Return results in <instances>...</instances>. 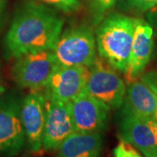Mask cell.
<instances>
[{"instance_id":"6da1fadb","label":"cell","mask_w":157,"mask_h":157,"mask_svg":"<svg viewBox=\"0 0 157 157\" xmlns=\"http://www.w3.org/2000/svg\"><path fill=\"white\" fill-rule=\"evenodd\" d=\"M64 22L63 17L44 4L25 1L15 11L4 39L6 59H17L39 51H53Z\"/></svg>"},{"instance_id":"7a4b0ae2","label":"cell","mask_w":157,"mask_h":157,"mask_svg":"<svg viewBox=\"0 0 157 157\" xmlns=\"http://www.w3.org/2000/svg\"><path fill=\"white\" fill-rule=\"evenodd\" d=\"M136 19L111 12L101 20L95 31L99 57L114 70L125 74L128 67Z\"/></svg>"},{"instance_id":"3957f363","label":"cell","mask_w":157,"mask_h":157,"mask_svg":"<svg viewBox=\"0 0 157 157\" xmlns=\"http://www.w3.org/2000/svg\"><path fill=\"white\" fill-rule=\"evenodd\" d=\"M96 40L93 28L78 25L61 33L53 49L60 66L90 67L96 59Z\"/></svg>"},{"instance_id":"277c9868","label":"cell","mask_w":157,"mask_h":157,"mask_svg":"<svg viewBox=\"0 0 157 157\" xmlns=\"http://www.w3.org/2000/svg\"><path fill=\"white\" fill-rule=\"evenodd\" d=\"M21 96L17 92L0 96V157H15L26 139L21 121Z\"/></svg>"},{"instance_id":"5b68a950","label":"cell","mask_w":157,"mask_h":157,"mask_svg":"<svg viewBox=\"0 0 157 157\" xmlns=\"http://www.w3.org/2000/svg\"><path fill=\"white\" fill-rule=\"evenodd\" d=\"M58 66L53 51L29 52L16 59L11 68V76L21 88L41 91L47 86Z\"/></svg>"},{"instance_id":"8992f818","label":"cell","mask_w":157,"mask_h":157,"mask_svg":"<svg viewBox=\"0 0 157 157\" xmlns=\"http://www.w3.org/2000/svg\"><path fill=\"white\" fill-rule=\"evenodd\" d=\"M88 71L85 90L111 110L121 108L126 95V86L113 68L101 57H96Z\"/></svg>"},{"instance_id":"52a82bcc","label":"cell","mask_w":157,"mask_h":157,"mask_svg":"<svg viewBox=\"0 0 157 157\" xmlns=\"http://www.w3.org/2000/svg\"><path fill=\"white\" fill-rule=\"evenodd\" d=\"M75 132L73 117L67 101L57 100L45 94V118L42 147L53 150L63 140Z\"/></svg>"},{"instance_id":"ba28073f","label":"cell","mask_w":157,"mask_h":157,"mask_svg":"<svg viewBox=\"0 0 157 157\" xmlns=\"http://www.w3.org/2000/svg\"><path fill=\"white\" fill-rule=\"evenodd\" d=\"M76 132L101 133L106 130L111 109L84 90L70 102Z\"/></svg>"},{"instance_id":"9c48e42d","label":"cell","mask_w":157,"mask_h":157,"mask_svg":"<svg viewBox=\"0 0 157 157\" xmlns=\"http://www.w3.org/2000/svg\"><path fill=\"white\" fill-rule=\"evenodd\" d=\"M119 131L121 140L140 150L145 157H157V143L153 118L140 117L121 111Z\"/></svg>"},{"instance_id":"30bf717a","label":"cell","mask_w":157,"mask_h":157,"mask_svg":"<svg viewBox=\"0 0 157 157\" xmlns=\"http://www.w3.org/2000/svg\"><path fill=\"white\" fill-rule=\"evenodd\" d=\"M45 118V94L32 91L22 99L21 121L26 143L32 152L38 153L42 147Z\"/></svg>"},{"instance_id":"8fae6325","label":"cell","mask_w":157,"mask_h":157,"mask_svg":"<svg viewBox=\"0 0 157 157\" xmlns=\"http://www.w3.org/2000/svg\"><path fill=\"white\" fill-rule=\"evenodd\" d=\"M89 68L59 65L48 82L46 94L57 100L70 102L86 88Z\"/></svg>"},{"instance_id":"7c38bea8","label":"cell","mask_w":157,"mask_h":157,"mask_svg":"<svg viewBox=\"0 0 157 157\" xmlns=\"http://www.w3.org/2000/svg\"><path fill=\"white\" fill-rule=\"evenodd\" d=\"M154 49V29L146 21L137 18L134 31L133 44L126 73L130 82L140 76L151 59Z\"/></svg>"},{"instance_id":"4fadbf2b","label":"cell","mask_w":157,"mask_h":157,"mask_svg":"<svg viewBox=\"0 0 157 157\" xmlns=\"http://www.w3.org/2000/svg\"><path fill=\"white\" fill-rule=\"evenodd\" d=\"M121 112L140 117L153 118L157 108V95L141 80L129 83Z\"/></svg>"},{"instance_id":"5bb4252c","label":"cell","mask_w":157,"mask_h":157,"mask_svg":"<svg viewBox=\"0 0 157 157\" xmlns=\"http://www.w3.org/2000/svg\"><path fill=\"white\" fill-rule=\"evenodd\" d=\"M101 133L73 132L57 147L58 157H101Z\"/></svg>"},{"instance_id":"9a60e30c","label":"cell","mask_w":157,"mask_h":157,"mask_svg":"<svg viewBox=\"0 0 157 157\" xmlns=\"http://www.w3.org/2000/svg\"><path fill=\"white\" fill-rule=\"evenodd\" d=\"M118 0H89V10L93 25L97 26L116 5Z\"/></svg>"},{"instance_id":"2e32d148","label":"cell","mask_w":157,"mask_h":157,"mask_svg":"<svg viewBox=\"0 0 157 157\" xmlns=\"http://www.w3.org/2000/svg\"><path fill=\"white\" fill-rule=\"evenodd\" d=\"M118 7L126 11L144 12L156 6L155 0H118Z\"/></svg>"},{"instance_id":"e0dca14e","label":"cell","mask_w":157,"mask_h":157,"mask_svg":"<svg viewBox=\"0 0 157 157\" xmlns=\"http://www.w3.org/2000/svg\"><path fill=\"white\" fill-rule=\"evenodd\" d=\"M45 5L52 6L65 13H69L78 10L79 0H39Z\"/></svg>"},{"instance_id":"ac0fdd59","label":"cell","mask_w":157,"mask_h":157,"mask_svg":"<svg viewBox=\"0 0 157 157\" xmlns=\"http://www.w3.org/2000/svg\"><path fill=\"white\" fill-rule=\"evenodd\" d=\"M114 157H142L140 154L136 150L135 147L130 143L121 140L117 146L113 148Z\"/></svg>"},{"instance_id":"d6986e66","label":"cell","mask_w":157,"mask_h":157,"mask_svg":"<svg viewBox=\"0 0 157 157\" xmlns=\"http://www.w3.org/2000/svg\"><path fill=\"white\" fill-rule=\"evenodd\" d=\"M140 80L153 90L157 95V71H150L142 73L140 75Z\"/></svg>"},{"instance_id":"ffe728a7","label":"cell","mask_w":157,"mask_h":157,"mask_svg":"<svg viewBox=\"0 0 157 157\" xmlns=\"http://www.w3.org/2000/svg\"><path fill=\"white\" fill-rule=\"evenodd\" d=\"M146 17L147 23L152 27L157 29V5L147 11Z\"/></svg>"},{"instance_id":"44dd1931","label":"cell","mask_w":157,"mask_h":157,"mask_svg":"<svg viewBox=\"0 0 157 157\" xmlns=\"http://www.w3.org/2000/svg\"><path fill=\"white\" fill-rule=\"evenodd\" d=\"M4 8H5V4L3 1L0 0V24H1V19H2V14L4 11Z\"/></svg>"},{"instance_id":"7402d4cb","label":"cell","mask_w":157,"mask_h":157,"mask_svg":"<svg viewBox=\"0 0 157 157\" xmlns=\"http://www.w3.org/2000/svg\"><path fill=\"white\" fill-rule=\"evenodd\" d=\"M5 92H6V87H5V86L3 85V83L0 80V96L2 95Z\"/></svg>"},{"instance_id":"603a6c76","label":"cell","mask_w":157,"mask_h":157,"mask_svg":"<svg viewBox=\"0 0 157 157\" xmlns=\"http://www.w3.org/2000/svg\"><path fill=\"white\" fill-rule=\"evenodd\" d=\"M155 121V138H156V143H157V120Z\"/></svg>"},{"instance_id":"cb8c5ba5","label":"cell","mask_w":157,"mask_h":157,"mask_svg":"<svg viewBox=\"0 0 157 157\" xmlns=\"http://www.w3.org/2000/svg\"><path fill=\"white\" fill-rule=\"evenodd\" d=\"M153 119H154V120H157V108L156 111L155 113V114H154V116H153Z\"/></svg>"},{"instance_id":"d4e9b609","label":"cell","mask_w":157,"mask_h":157,"mask_svg":"<svg viewBox=\"0 0 157 157\" xmlns=\"http://www.w3.org/2000/svg\"><path fill=\"white\" fill-rule=\"evenodd\" d=\"M155 2H156V4H157V0H155Z\"/></svg>"},{"instance_id":"484cf974","label":"cell","mask_w":157,"mask_h":157,"mask_svg":"<svg viewBox=\"0 0 157 157\" xmlns=\"http://www.w3.org/2000/svg\"><path fill=\"white\" fill-rule=\"evenodd\" d=\"M156 38H157V34H156ZM157 51V50H156Z\"/></svg>"}]
</instances>
